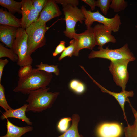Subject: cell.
I'll list each match as a JSON object with an SVG mask.
<instances>
[{"mask_svg":"<svg viewBox=\"0 0 137 137\" xmlns=\"http://www.w3.org/2000/svg\"><path fill=\"white\" fill-rule=\"evenodd\" d=\"M52 77V73L33 68L28 76L19 78L17 85L13 91L28 95L32 91L46 87L51 82Z\"/></svg>","mask_w":137,"mask_h":137,"instance_id":"6da1fadb","label":"cell"},{"mask_svg":"<svg viewBox=\"0 0 137 137\" xmlns=\"http://www.w3.org/2000/svg\"><path fill=\"white\" fill-rule=\"evenodd\" d=\"M50 88L46 87L31 92L26 101L28 103L26 112H40L51 107L59 93L49 92Z\"/></svg>","mask_w":137,"mask_h":137,"instance_id":"7a4b0ae2","label":"cell"},{"mask_svg":"<svg viewBox=\"0 0 137 137\" xmlns=\"http://www.w3.org/2000/svg\"><path fill=\"white\" fill-rule=\"evenodd\" d=\"M98 48L99 50L98 51L92 50L89 54V59L101 58L108 59L111 61L123 59L128 60L132 61L136 59L127 43L121 47L116 49H109L108 46L104 48L99 46Z\"/></svg>","mask_w":137,"mask_h":137,"instance_id":"3957f363","label":"cell"},{"mask_svg":"<svg viewBox=\"0 0 137 137\" xmlns=\"http://www.w3.org/2000/svg\"><path fill=\"white\" fill-rule=\"evenodd\" d=\"M12 49L18 57L17 64L20 67L31 65L33 60L28 53L27 35L25 29L18 28L16 36L14 40Z\"/></svg>","mask_w":137,"mask_h":137,"instance_id":"277c9868","label":"cell"},{"mask_svg":"<svg viewBox=\"0 0 137 137\" xmlns=\"http://www.w3.org/2000/svg\"><path fill=\"white\" fill-rule=\"evenodd\" d=\"M81 9L84 15V22L87 29L91 27L94 22H97L109 27L114 32L119 31L121 23L118 14L113 18H108L102 15L98 10L92 12L90 10H87L84 6L81 7Z\"/></svg>","mask_w":137,"mask_h":137,"instance_id":"5b68a950","label":"cell"},{"mask_svg":"<svg viewBox=\"0 0 137 137\" xmlns=\"http://www.w3.org/2000/svg\"><path fill=\"white\" fill-rule=\"evenodd\" d=\"M62 5L66 25L64 33L67 37L72 39L76 33L75 27L77 23L79 21L82 23L85 20L84 15L81 9L77 7L68 5Z\"/></svg>","mask_w":137,"mask_h":137,"instance_id":"8992f818","label":"cell"},{"mask_svg":"<svg viewBox=\"0 0 137 137\" xmlns=\"http://www.w3.org/2000/svg\"><path fill=\"white\" fill-rule=\"evenodd\" d=\"M131 61L123 59L111 61L109 67V71L113 75V80L117 85L122 88V91H125L129 79L127 66Z\"/></svg>","mask_w":137,"mask_h":137,"instance_id":"52a82bcc","label":"cell"},{"mask_svg":"<svg viewBox=\"0 0 137 137\" xmlns=\"http://www.w3.org/2000/svg\"><path fill=\"white\" fill-rule=\"evenodd\" d=\"M48 29L46 24L32 29H25L27 35L28 53L31 56L37 49L46 43L45 33Z\"/></svg>","mask_w":137,"mask_h":137,"instance_id":"ba28073f","label":"cell"},{"mask_svg":"<svg viewBox=\"0 0 137 137\" xmlns=\"http://www.w3.org/2000/svg\"><path fill=\"white\" fill-rule=\"evenodd\" d=\"M61 14L56 0H48L37 20L28 28H34L46 24L47 22L53 18L59 16Z\"/></svg>","mask_w":137,"mask_h":137,"instance_id":"9c48e42d","label":"cell"},{"mask_svg":"<svg viewBox=\"0 0 137 137\" xmlns=\"http://www.w3.org/2000/svg\"><path fill=\"white\" fill-rule=\"evenodd\" d=\"M22 28L26 29L37 20L40 15L34 8L32 0H22Z\"/></svg>","mask_w":137,"mask_h":137,"instance_id":"30bf717a","label":"cell"},{"mask_svg":"<svg viewBox=\"0 0 137 137\" xmlns=\"http://www.w3.org/2000/svg\"><path fill=\"white\" fill-rule=\"evenodd\" d=\"M73 38L75 39L77 42L76 56H78L80 50L87 48L92 50L97 45L93 28L92 27L87 29L82 33H76Z\"/></svg>","mask_w":137,"mask_h":137,"instance_id":"8fae6325","label":"cell"},{"mask_svg":"<svg viewBox=\"0 0 137 137\" xmlns=\"http://www.w3.org/2000/svg\"><path fill=\"white\" fill-rule=\"evenodd\" d=\"M97 45L102 47L109 42L115 43V38L111 34L112 31L109 27L102 24H97L93 28Z\"/></svg>","mask_w":137,"mask_h":137,"instance_id":"7c38bea8","label":"cell"},{"mask_svg":"<svg viewBox=\"0 0 137 137\" xmlns=\"http://www.w3.org/2000/svg\"><path fill=\"white\" fill-rule=\"evenodd\" d=\"M122 132L121 125L115 122L102 123L98 127L96 131L98 137H120Z\"/></svg>","mask_w":137,"mask_h":137,"instance_id":"4fadbf2b","label":"cell"},{"mask_svg":"<svg viewBox=\"0 0 137 137\" xmlns=\"http://www.w3.org/2000/svg\"><path fill=\"white\" fill-rule=\"evenodd\" d=\"M87 74L95 83L101 90L102 92L107 93L113 96L118 102L123 111L124 118L127 122L126 117L124 111L125 104L126 102L130 103L128 97H132L134 95V93L133 91H127L125 90L122 91L119 93H116L109 91L95 80L87 73Z\"/></svg>","mask_w":137,"mask_h":137,"instance_id":"5bb4252c","label":"cell"},{"mask_svg":"<svg viewBox=\"0 0 137 137\" xmlns=\"http://www.w3.org/2000/svg\"><path fill=\"white\" fill-rule=\"evenodd\" d=\"M27 106V104H26L16 109H12L5 111L1 116V119L3 120L10 118H16L25 122L29 125H31L32 122L25 114Z\"/></svg>","mask_w":137,"mask_h":137,"instance_id":"9a60e30c","label":"cell"},{"mask_svg":"<svg viewBox=\"0 0 137 137\" xmlns=\"http://www.w3.org/2000/svg\"><path fill=\"white\" fill-rule=\"evenodd\" d=\"M18 28L6 25H0V41L10 48L12 49Z\"/></svg>","mask_w":137,"mask_h":137,"instance_id":"2e32d148","label":"cell"},{"mask_svg":"<svg viewBox=\"0 0 137 137\" xmlns=\"http://www.w3.org/2000/svg\"><path fill=\"white\" fill-rule=\"evenodd\" d=\"M6 134L0 137H21L26 133L32 131L33 128L29 125L24 127L17 126L11 122L7 118Z\"/></svg>","mask_w":137,"mask_h":137,"instance_id":"e0dca14e","label":"cell"},{"mask_svg":"<svg viewBox=\"0 0 137 137\" xmlns=\"http://www.w3.org/2000/svg\"><path fill=\"white\" fill-rule=\"evenodd\" d=\"M0 24L18 28H22L21 19H19L10 12L0 9Z\"/></svg>","mask_w":137,"mask_h":137,"instance_id":"ac0fdd59","label":"cell"},{"mask_svg":"<svg viewBox=\"0 0 137 137\" xmlns=\"http://www.w3.org/2000/svg\"><path fill=\"white\" fill-rule=\"evenodd\" d=\"M72 124L70 127L62 135L58 137H83L80 134L78 126L80 117L77 114H74L72 117Z\"/></svg>","mask_w":137,"mask_h":137,"instance_id":"d6986e66","label":"cell"},{"mask_svg":"<svg viewBox=\"0 0 137 137\" xmlns=\"http://www.w3.org/2000/svg\"><path fill=\"white\" fill-rule=\"evenodd\" d=\"M0 5L6 8L9 12L14 14L18 13L21 14L22 3L14 0H0Z\"/></svg>","mask_w":137,"mask_h":137,"instance_id":"ffe728a7","label":"cell"},{"mask_svg":"<svg viewBox=\"0 0 137 137\" xmlns=\"http://www.w3.org/2000/svg\"><path fill=\"white\" fill-rule=\"evenodd\" d=\"M77 42L76 40L73 39L69 42V45L66 47L65 50L61 53L59 57L58 60H61L66 57H71L72 55L76 56Z\"/></svg>","mask_w":137,"mask_h":137,"instance_id":"44dd1931","label":"cell"},{"mask_svg":"<svg viewBox=\"0 0 137 137\" xmlns=\"http://www.w3.org/2000/svg\"><path fill=\"white\" fill-rule=\"evenodd\" d=\"M69 87L72 91L78 94L84 93L86 89V86L84 83L77 79L71 80L69 84Z\"/></svg>","mask_w":137,"mask_h":137,"instance_id":"7402d4cb","label":"cell"},{"mask_svg":"<svg viewBox=\"0 0 137 137\" xmlns=\"http://www.w3.org/2000/svg\"><path fill=\"white\" fill-rule=\"evenodd\" d=\"M7 57L14 62H17L18 57L12 49L8 48L0 44V58Z\"/></svg>","mask_w":137,"mask_h":137,"instance_id":"603a6c76","label":"cell"},{"mask_svg":"<svg viewBox=\"0 0 137 137\" xmlns=\"http://www.w3.org/2000/svg\"><path fill=\"white\" fill-rule=\"evenodd\" d=\"M35 66L37 70H39L48 73H53L57 76L59 74V70L57 65H49L41 62L39 64L36 65Z\"/></svg>","mask_w":137,"mask_h":137,"instance_id":"cb8c5ba5","label":"cell"},{"mask_svg":"<svg viewBox=\"0 0 137 137\" xmlns=\"http://www.w3.org/2000/svg\"><path fill=\"white\" fill-rule=\"evenodd\" d=\"M127 5V2L124 0H111L110 8L117 12L124 9Z\"/></svg>","mask_w":137,"mask_h":137,"instance_id":"d4e9b609","label":"cell"},{"mask_svg":"<svg viewBox=\"0 0 137 137\" xmlns=\"http://www.w3.org/2000/svg\"><path fill=\"white\" fill-rule=\"evenodd\" d=\"M124 131L125 137H137V121L135 120L132 125L128 124Z\"/></svg>","mask_w":137,"mask_h":137,"instance_id":"484cf974","label":"cell"},{"mask_svg":"<svg viewBox=\"0 0 137 137\" xmlns=\"http://www.w3.org/2000/svg\"><path fill=\"white\" fill-rule=\"evenodd\" d=\"M4 86L0 83V106L5 111L12 109L8 105L6 100Z\"/></svg>","mask_w":137,"mask_h":137,"instance_id":"4316f807","label":"cell"},{"mask_svg":"<svg viewBox=\"0 0 137 137\" xmlns=\"http://www.w3.org/2000/svg\"><path fill=\"white\" fill-rule=\"evenodd\" d=\"M111 0H98L96 1V6L99 7L105 15H106L110 8Z\"/></svg>","mask_w":137,"mask_h":137,"instance_id":"83f0119b","label":"cell"},{"mask_svg":"<svg viewBox=\"0 0 137 137\" xmlns=\"http://www.w3.org/2000/svg\"><path fill=\"white\" fill-rule=\"evenodd\" d=\"M72 120L70 117H65L61 119L58 122L57 128L58 130L61 132H65L68 129L69 122Z\"/></svg>","mask_w":137,"mask_h":137,"instance_id":"f1b7e54d","label":"cell"},{"mask_svg":"<svg viewBox=\"0 0 137 137\" xmlns=\"http://www.w3.org/2000/svg\"><path fill=\"white\" fill-rule=\"evenodd\" d=\"M33 69L31 65H26L21 67L18 73L19 78H23L28 76L31 73Z\"/></svg>","mask_w":137,"mask_h":137,"instance_id":"f546056e","label":"cell"},{"mask_svg":"<svg viewBox=\"0 0 137 137\" xmlns=\"http://www.w3.org/2000/svg\"><path fill=\"white\" fill-rule=\"evenodd\" d=\"M35 9L40 14L46 5L48 0H32Z\"/></svg>","mask_w":137,"mask_h":137,"instance_id":"4dcf8cb0","label":"cell"},{"mask_svg":"<svg viewBox=\"0 0 137 137\" xmlns=\"http://www.w3.org/2000/svg\"><path fill=\"white\" fill-rule=\"evenodd\" d=\"M66 48L65 41H60L59 44L56 47L55 50L52 53L53 56L55 57L58 54L62 53Z\"/></svg>","mask_w":137,"mask_h":137,"instance_id":"1f68e13d","label":"cell"},{"mask_svg":"<svg viewBox=\"0 0 137 137\" xmlns=\"http://www.w3.org/2000/svg\"><path fill=\"white\" fill-rule=\"evenodd\" d=\"M57 3L62 5H70L74 7H77L79 5V1L77 0H56Z\"/></svg>","mask_w":137,"mask_h":137,"instance_id":"d6a6232c","label":"cell"},{"mask_svg":"<svg viewBox=\"0 0 137 137\" xmlns=\"http://www.w3.org/2000/svg\"><path fill=\"white\" fill-rule=\"evenodd\" d=\"M9 61L7 59H0V83H1L2 77L3 69L5 66L8 63Z\"/></svg>","mask_w":137,"mask_h":137,"instance_id":"836d02e7","label":"cell"},{"mask_svg":"<svg viewBox=\"0 0 137 137\" xmlns=\"http://www.w3.org/2000/svg\"><path fill=\"white\" fill-rule=\"evenodd\" d=\"M82 1L88 4L90 7L91 10H93L96 6V1L95 0H83Z\"/></svg>","mask_w":137,"mask_h":137,"instance_id":"e575fe53","label":"cell"},{"mask_svg":"<svg viewBox=\"0 0 137 137\" xmlns=\"http://www.w3.org/2000/svg\"><path fill=\"white\" fill-rule=\"evenodd\" d=\"M132 109L134 114L135 120L137 121V111L132 107L131 106Z\"/></svg>","mask_w":137,"mask_h":137,"instance_id":"d590c367","label":"cell"},{"mask_svg":"<svg viewBox=\"0 0 137 137\" xmlns=\"http://www.w3.org/2000/svg\"><path fill=\"white\" fill-rule=\"evenodd\" d=\"M135 27H136V28H137V25H136L135 26Z\"/></svg>","mask_w":137,"mask_h":137,"instance_id":"8d00e7d4","label":"cell"}]
</instances>
